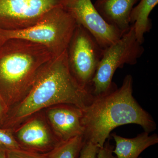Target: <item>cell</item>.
Segmentation results:
<instances>
[{"instance_id": "1", "label": "cell", "mask_w": 158, "mask_h": 158, "mask_svg": "<svg viewBox=\"0 0 158 158\" xmlns=\"http://www.w3.org/2000/svg\"><path fill=\"white\" fill-rule=\"evenodd\" d=\"M93 97L71 72L66 50L40 69L27 95L9 110L2 127L13 129L35 113L55 105H72L83 110Z\"/></svg>"}, {"instance_id": "2", "label": "cell", "mask_w": 158, "mask_h": 158, "mask_svg": "<svg viewBox=\"0 0 158 158\" xmlns=\"http://www.w3.org/2000/svg\"><path fill=\"white\" fill-rule=\"evenodd\" d=\"M133 77L127 75L120 88L116 87L103 95L93 97L82 110L85 141L101 148L113 130L120 126L138 125L149 133L156 129L152 116L133 96Z\"/></svg>"}, {"instance_id": "3", "label": "cell", "mask_w": 158, "mask_h": 158, "mask_svg": "<svg viewBox=\"0 0 158 158\" xmlns=\"http://www.w3.org/2000/svg\"><path fill=\"white\" fill-rule=\"evenodd\" d=\"M0 54V96L8 110L31 89L38 71L55 57L45 47L24 40L9 39Z\"/></svg>"}, {"instance_id": "4", "label": "cell", "mask_w": 158, "mask_h": 158, "mask_svg": "<svg viewBox=\"0 0 158 158\" xmlns=\"http://www.w3.org/2000/svg\"><path fill=\"white\" fill-rule=\"evenodd\" d=\"M67 7L56 8L47 13L35 24L22 30H1L3 40H24L45 47L55 57L64 53L77 26Z\"/></svg>"}, {"instance_id": "5", "label": "cell", "mask_w": 158, "mask_h": 158, "mask_svg": "<svg viewBox=\"0 0 158 158\" xmlns=\"http://www.w3.org/2000/svg\"><path fill=\"white\" fill-rule=\"evenodd\" d=\"M144 50L142 44L136 38L134 26L131 25L129 31L119 39L104 49L91 82L93 96L103 95L117 87L112 81L115 72L125 64H136Z\"/></svg>"}, {"instance_id": "6", "label": "cell", "mask_w": 158, "mask_h": 158, "mask_svg": "<svg viewBox=\"0 0 158 158\" xmlns=\"http://www.w3.org/2000/svg\"><path fill=\"white\" fill-rule=\"evenodd\" d=\"M67 51L71 72L79 85L91 93V82L104 49L88 31L77 24Z\"/></svg>"}, {"instance_id": "7", "label": "cell", "mask_w": 158, "mask_h": 158, "mask_svg": "<svg viewBox=\"0 0 158 158\" xmlns=\"http://www.w3.org/2000/svg\"><path fill=\"white\" fill-rule=\"evenodd\" d=\"M71 0H0V18L5 31L22 30L35 24L55 9L66 7Z\"/></svg>"}, {"instance_id": "8", "label": "cell", "mask_w": 158, "mask_h": 158, "mask_svg": "<svg viewBox=\"0 0 158 158\" xmlns=\"http://www.w3.org/2000/svg\"><path fill=\"white\" fill-rule=\"evenodd\" d=\"M12 130L21 149L29 151L49 152L61 143L54 135L43 110L32 115Z\"/></svg>"}, {"instance_id": "9", "label": "cell", "mask_w": 158, "mask_h": 158, "mask_svg": "<svg viewBox=\"0 0 158 158\" xmlns=\"http://www.w3.org/2000/svg\"><path fill=\"white\" fill-rule=\"evenodd\" d=\"M67 8L76 21L105 49L125 34L107 23L95 9L91 0H71Z\"/></svg>"}, {"instance_id": "10", "label": "cell", "mask_w": 158, "mask_h": 158, "mask_svg": "<svg viewBox=\"0 0 158 158\" xmlns=\"http://www.w3.org/2000/svg\"><path fill=\"white\" fill-rule=\"evenodd\" d=\"M43 111L54 135L60 142L83 136L82 109L74 105L59 104Z\"/></svg>"}, {"instance_id": "11", "label": "cell", "mask_w": 158, "mask_h": 158, "mask_svg": "<svg viewBox=\"0 0 158 158\" xmlns=\"http://www.w3.org/2000/svg\"><path fill=\"white\" fill-rule=\"evenodd\" d=\"M140 0H96L95 9L108 23L125 33L131 27L132 10Z\"/></svg>"}, {"instance_id": "12", "label": "cell", "mask_w": 158, "mask_h": 158, "mask_svg": "<svg viewBox=\"0 0 158 158\" xmlns=\"http://www.w3.org/2000/svg\"><path fill=\"white\" fill-rule=\"evenodd\" d=\"M143 132L134 138H127L113 133L111 135L116 142L113 153L116 158H138L148 148L158 143V136Z\"/></svg>"}, {"instance_id": "13", "label": "cell", "mask_w": 158, "mask_h": 158, "mask_svg": "<svg viewBox=\"0 0 158 158\" xmlns=\"http://www.w3.org/2000/svg\"><path fill=\"white\" fill-rule=\"evenodd\" d=\"M138 3L131 12L130 22L134 26L136 38L143 44L144 35L152 28L150 14L157 5L158 0H140Z\"/></svg>"}, {"instance_id": "14", "label": "cell", "mask_w": 158, "mask_h": 158, "mask_svg": "<svg viewBox=\"0 0 158 158\" xmlns=\"http://www.w3.org/2000/svg\"><path fill=\"white\" fill-rule=\"evenodd\" d=\"M83 136H77L61 142L53 150V158H78L84 144Z\"/></svg>"}, {"instance_id": "15", "label": "cell", "mask_w": 158, "mask_h": 158, "mask_svg": "<svg viewBox=\"0 0 158 158\" xmlns=\"http://www.w3.org/2000/svg\"><path fill=\"white\" fill-rule=\"evenodd\" d=\"M0 148L6 152L21 149L15 138L12 129L0 128Z\"/></svg>"}, {"instance_id": "16", "label": "cell", "mask_w": 158, "mask_h": 158, "mask_svg": "<svg viewBox=\"0 0 158 158\" xmlns=\"http://www.w3.org/2000/svg\"><path fill=\"white\" fill-rule=\"evenodd\" d=\"M53 150L50 152L40 153L23 149L12 150L6 152L7 158H53Z\"/></svg>"}, {"instance_id": "17", "label": "cell", "mask_w": 158, "mask_h": 158, "mask_svg": "<svg viewBox=\"0 0 158 158\" xmlns=\"http://www.w3.org/2000/svg\"><path fill=\"white\" fill-rule=\"evenodd\" d=\"M100 148L96 144L85 141L78 158H97Z\"/></svg>"}, {"instance_id": "18", "label": "cell", "mask_w": 158, "mask_h": 158, "mask_svg": "<svg viewBox=\"0 0 158 158\" xmlns=\"http://www.w3.org/2000/svg\"><path fill=\"white\" fill-rule=\"evenodd\" d=\"M114 147L110 143L109 140L105 142L103 147L100 148L97 158H116L113 156V150Z\"/></svg>"}, {"instance_id": "19", "label": "cell", "mask_w": 158, "mask_h": 158, "mask_svg": "<svg viewBox=\"0 0 158 158\" xmlns=\"http://www.w3.org/2000/svg\"><path fill=\"white\" fill-rule=\"evenodd\" d=\"M8 109L6 107L0 96V125H2L8 113Z\"/></svg>"}, {"instance_id": "20", "label": "cell", "mask_w": 158, "mask_h": 158, "mask_svg": "<svg viewBox=\"0 0 158 158\" xmlns=\"http://www.w3.org/2000/svg\"><path fill=\"white\" fill-rule=\"evenodd\" d=\"M0 158H7L6 151L0 148Z\"/></svg>"}, {"instance_id": "21", "label": "cell", "mask_w": 158, "mask_h": 158, "mask_svg": "<svg viewBox=\"0 0 158 158\" xmlns=\"http://www.w3.org/2000/svg\"><path fill=\"white\" fill-rule=\"evenodd\" d=\"M138 158H141V157H139Z\"/></svg>"}]
</instances>
